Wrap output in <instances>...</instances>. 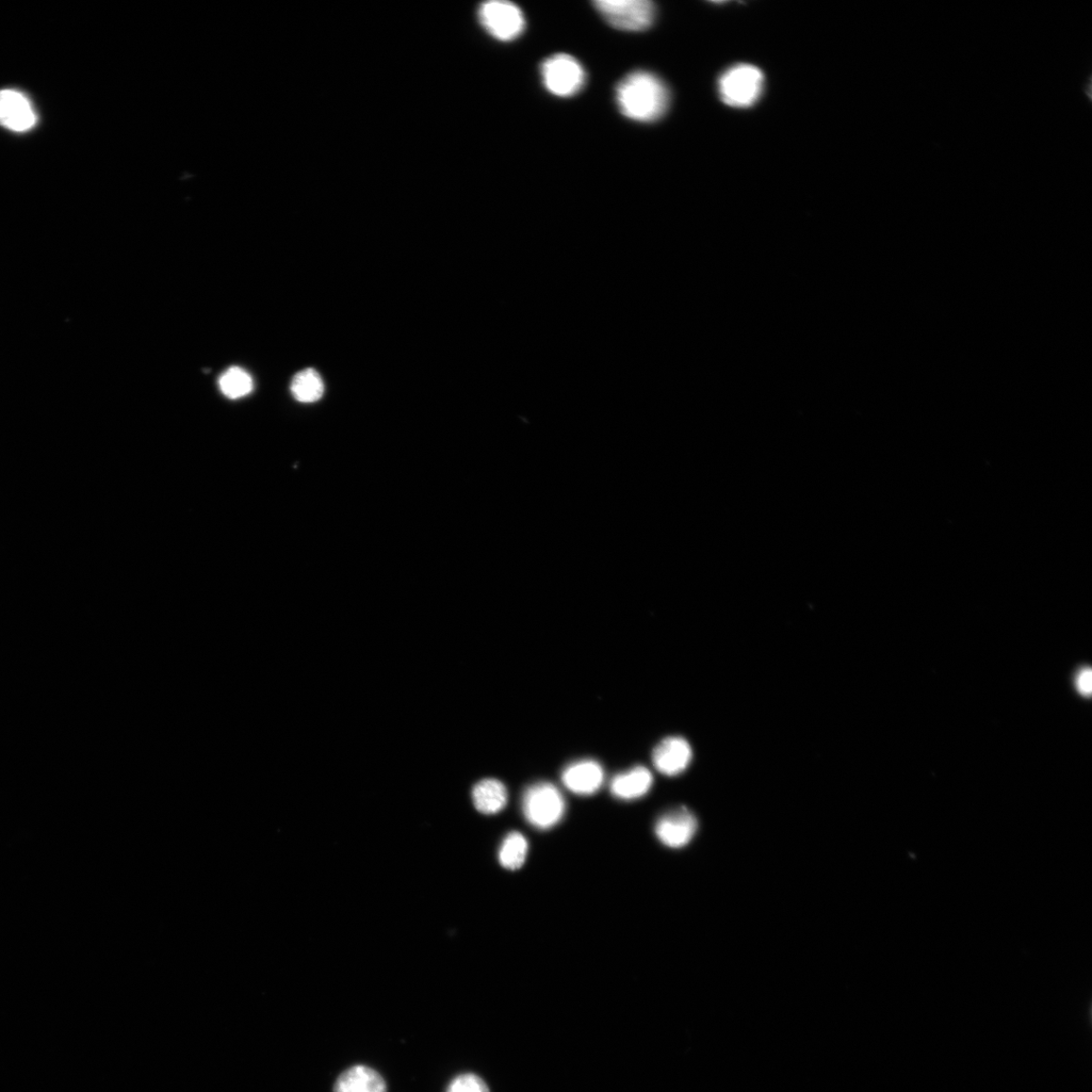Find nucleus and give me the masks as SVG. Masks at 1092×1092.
I'll use <instances>...</instances> for the list:
<instances>
[{"label": "nucleus", "mask_w": 1092, "mask_h": 1092, "mask_svg": "<svg viewBox=\"0 0 1092 1092\" xmlns=\"http://www.w3.org/2000/svg\"><path fill=\"white\" fill-rule=\"evenodd\" d=\"M616 102L626 118L650 123L666 112L670 92L657 75L640 70L628 74L617 86Z\"/></svg>", "instance_id": "obj_1"}, {"label": "nucleus", "mask_w": 1092, "mask_h": 1092, "mask_svg": "<svg viewBox=\"0 0 1092 1092\" xmlns=\"http://www.w3.org/2000/svg\"><path fill=\"white\" fill-rule=\"evenodd\" d=\"M523 809L530 824L540 829H548L563 819L566 804L556 786L547 782H540L526 789Z\"/></svg>", "instance_id": "obj_2"}, {"label": "nucleus", "mask_w": 1092, "mask_h": 1092, "mask_svg": "<svg viewBox=\"0 0 1092 1092\" xmlns=\"http://www.w3.org/2000/svg\"><path fill=\"white\" fill-rule=\"evenodd\" d=\"M764 75L753 65L742 64L728 69L720 80L723 101L735 108L753 106L762 94Z\"/></svg>", "instance_id": "obj_3"}, {"label": "nucleus", "mask_w": 1092, "mask_h": 1092, "mask_svg": "<svg viewBox=\"0 0 1092 1092\" xmlns=\"http://www.w3.org/2000/svg\"><path fill=\"white\" fill-rule=\"evenodd\" d=\"M595 9L618 30L642 31L653 25L656 7L647 0H598Z\"/></svg>", "instance_id": "obj_4"}, {"label": "nucleus", "mask_w": 1092, "mask_h": 1092, "mask_svg": "<svg viewBox=\"0 0 1092 1092\" xmlns=\"http://www.w3.org/2000/svg\"><path fill=\"white\" fill-rule=\"evenodd\" d=\"M542 76L546 89L560 97L576 95L586 83L582 65L566 54H557L546 59L542 67Z\"/></svg>", "instance_id": "obj_5"}, {"label": "nucleus", "mask_w": 1092, "mask_h": 1092, "mask_svg": "<svg viewBox=\"0 0 1092 1092\" xmlns=\"http://www.w3.org/2000/svg\"><path fill=\"white\" fill-rule=\"evenodd\" d=\"M479 19L488 34L503 42L517 39L526 29L523 10L510 2L493 0L482 5Z\"/></svg>", "instance_id": "obj_6"}, {"label": "nucleus", "mask_w": 1092, "mask_h": 1092, "mask_svg": "<svg viewBox=\"0 0 1092 1092\" xmlns=\"http://www.w3.org/2000/svg\"><path fill=\"white\" fill-rule=\"evenodd\" d=\"M38 122L28 96L16 89L0 90V126L16 133L30 131Z\"/></svg>", "instance_id": "obj_7"}, {"label": "nucleus", "mask_w": 1092, "mask_h": 1092, "mask_svg": "<svg viewBox=\"0 0 1092 1092\" xmlns=\"http://www.w3.org/2000/svg\"><path fill=\"white\" fill-rule=\"evenodd\" d=\"M698 824L694 814L679 807L664 814L656 825L660 842L671 849L686 846L695 837Z\"/></svg>", "instance_id": "obj_8"}, {"label": "nucleus", "mask_w": 1092, "mask_h": 1092, "mask_svg": "<svg viewBox=\"0 0 1092 1092\" xmlns=\"http://www.w3.org/2000/svg\"><path fill=\"white\" fill-rule=\"evenodd\" d=\"M690 744L680 737L663 740L654 749L653 763L663 775L674 777L686 771L692 761Z\"/></svg>", "instance_id": "obj_9"}, {"label": "nucleus", "mask_w": 1092, "mask_h": 1092, "mask_svg": "<svg viewBox=\"0 0 1092 1092\" xmlns=\"http://www.w3.org/2000/svg\"><path fill=\"white\" fill-rule=\"evenodd\" d=\"M564 785L575 794L596 793L605 782V771L592 760L579 761L567 765L562 774Z\"/></svg>", "instance_id": "obj_10"}, {"label": "nucleus", "mask_w": 1092, "mask_h": 1092, "mask_svg": "<svg viewBox=\"0 0 1092 1092\" xmlns=\"http://www.w3.org/2000/svg\"><path fill=\"white\" fill-rule=\"evenodd\" d=\"M653 775L649 770L638 765L625 773L616 775L611 781L610 791L618 800H639L653 786Z\"/></svg>", "instance_id": "obj_11"}, {"label": "nucleus", "mask_w": 1092, "mask_h": 1092, "mask_svg": "<svg viewBox=\"0 0 1092 1092\" xmlns=\"http://www.w3.org/2000/svg\"><path fill=\"white\" fill-rule=\"evenodd\" d=\"M334 1092H387V1084L376 1070L356 1065L340 1075Z\"/></svg>", "instance_id": "obj_12"}, {"label": "nucleus", "mask_w": 1092, "mask_h": 1092, "mask_svg": "<svg viewBox=\"0 0 1092 1092\" xmlns=\"http://www.w3.org/2000/svg\"><path fill=\"white\" fill-rule=\"evenodd\" d=\"M472 803L476 809L486 816L503 810L508 803L506 787L496 779H485L472 789Z\"/></svg>", "instance_id": "obj_13"}, {"label": "nucleus", "mask_w": 1092, "mask_h": 1092, "mask_svg": "<svg viewBox=\"0 0 1092 1092\" xmlns=\"http://www.w3.org/2000/svg\"><path fill=\"white\" fill-rule=\"evenodd\" d=\"M290 390L293 398L298 402L312 404L323 397L325 386L317 370L306 368L293 377Z\"/></svg>", "instance_id": "obj_14"}, {"label": "nucleus", "mask_w": 1092, "mask_h": 1092, "mask_svg": "<svg viewBox=\"0 0 1092 1092\" xmlns=\"http://www.w3.org/2000/svg\"><path fill=\"white\" fill-rule=\"evenodd\" d=\"M221 393L228 399L237 400L248 396L253 389L250 374L239 367L228 368L219 379Z\"/></svg>", "instance_id": "obj_15"}, {"label": "nucleus", "mask_w": 1092, "mask_h": 1092, "mask_svg": "<svg viewBox=\"0 0 1092 1092\" xmlns=\"http://www.w3.org/2000/svg\"><path fill=\"white\" fill-rule=\"evenodd\" d=\"M528 852V843L524 835L511 833L504 840L499 861L504 868L518 870L524 866Z\"/></svg>", "instance_id": "obj_16"}, {"label": "nucleus", "mask_w": 1092, "mask_h": 1092, "mask_svg": "<svg viewBox=\"0 0 1092 1092\" xmlns=\"http://www.w3.org/2000/svg\"><path fill=\"white\" fill-rule=\"evenodd\" d=\"M447 1092H490V1089L478 1075L466 1073L455 1078Z\"/></svg>", "instance_id": "obj_17"}, {"label": "nucleus", "mask_w": 1092, "mask_h": 1092, "mask_svg": "<svg viewBox=\"0 0 1092 1092\" xmlns=\"http://www.w3.org/2000/svg\"><path fill=\"white\" fill-rule=\"evenodd\" d=\"M1077 688L1079 692L1085 697H1089L1092 691V672L1090 669H1083L1078 676Z\"/></svg>", "instance_id": "obj_18"}]
</instances>
